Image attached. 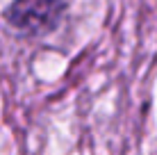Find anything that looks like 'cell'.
I'll return each instance as SVG.
<instances>
[{"mask_svg":"<svg viewBox=\"0 0 157 155\" xmlns=\"http://www.w3.org/2000/svg\"><path fill=\"white\" fill-rule=\"evenodd\" d=\"M66 0H14L5 9V21L28 37H43L59 28Z\"/></svg>","mask_w":157,"mask_h":155,"instance_id":"6da1fadb","label":"cell"}]
</instances>
